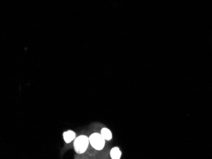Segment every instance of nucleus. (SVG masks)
<instances>
[{
    "mask_svg": "<svg viewBox=\"0 0 212 159\" xmlns=\"http://www.w3.org/2000/svg\"><path fill=\"white\" fill-rule=\"evenodd\" d=\"M101 135L103 136V138L106 140L109 141L112 138V133L109 129L107 128H103L101 131Z\"/></svg>",
    "mask_w": 212,
    "mask_h": 159,
    "instance_id": "5",
    "label": "nucleus"
},
{
    "mask_svg": "<svg viewBox=\"0 0 212 159\" xmlns=\"http://www.w3.org/2000/svg\"><path fill=\"white\" fill-rule=\"evenodd\" d=\"M89 143L90 140L87 136L84 135L78 136L74 141V149L78 153H84L86 150L87 148H88Z\"/></svg>",
    "mask_w": 212,
    "mask_h": 159,
    "instance_id": "1",
    "label": "nucleus"
},
{
    "mask_svg": "<svg viewBox=\"0 0 212 159\" xmlns=\"http://www.w3.org/2000/svg\"><path fill=\"white\" fill-rule=\"evenodd\" d=\"M63 136H64V139L65 141L67 143H70V142H71L74 138H75L76 134L73 131H68L65 132L64 133Z\"/></svg>",
    "mask_w": 212,
    "mask_h": 159,
    "instance_id": "3",
    "label": "nucleus"
},
{
    "mask_svg": "<svg viewBox=\"0 0 212 159\" xmlns=\"http://www.w3.org/2000/svg\"><path fill=\"white\" fill-rule=\"evenodd\" d=\"M90 143L93 147L97 150L103 149L105 146V139L101 134L93 133L89 138Z\"/></svg>",
    "mask_w": 212,
    "mask_h": 159,
    "instance_id": "2",
    "label": "nucleus"
},
{
    "mask_svg": "<svg viewBox=\"0 0 212 159\" xmlns=\"http://www.w3.org/2000/svg\"><path fill=\"white\" fill-rule=\"evenodd\" d=\"M111 157L113 159H119L121 156V152L118 147H114L111 150Z\"/></svg>",
    "mask_w": 212,
    "mask_h": 159,
    "instance_id": "4",
    "label": "nucleus"
}]
</instances>
